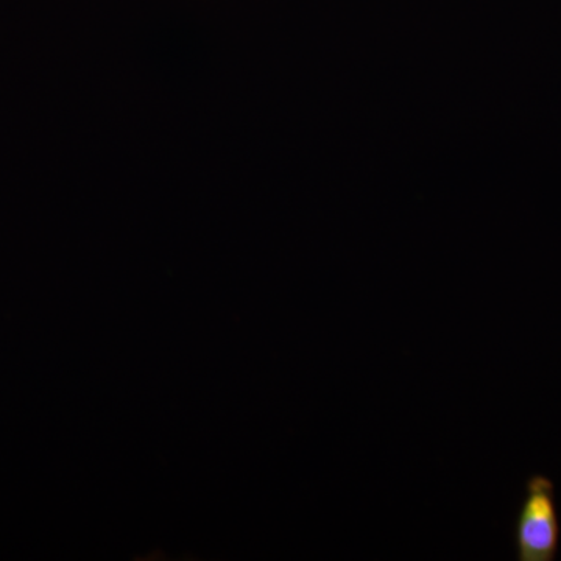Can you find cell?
Listing matches in <instances>:
<instances>
[{
  "instance_id": "cell-1",
  "label": "cell",
  "mask_w": 561,
  "mask_h": 561,
  "mask_svg": "<svg viewBox=\"0 0 561 561\" xmlns=\"http://www.w3.org/2000/svg\"><path fill=\"white\" fill-rule=\"evenodd\" d=\"M519 561H553L560 545V522L556 486L551 479L534 474L526 483V496L515 526Z\"/></svg>"
}]
</instances>
